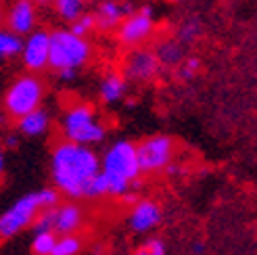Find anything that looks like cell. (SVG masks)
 I'll return each instance as SVG.
<instances>
[{"label": "cell", "instance_id": "obj_2", "mask_svg": "<svg viewBox=\"0 0 257 255\" xmlns=\"http://www.w3.org/2000/svg\"><path fill=\"white\" fill-rule=\"evenodd\" d=\"M100 172L107 180L111 197H123L140 180V163L132 140H115L100 157Z\"/></svg>", "mask_w": 257, "mask_h": 255}, {"label": "cell", "instance_id": "obj_32", "mask_svg": "<svg viewBox=\"0 0 257 255\" xmlns=\"http://www.w3.org/2000/svg\"><path fill=\"white\" fill-rule=\"evenodd\" d=\"M0 25H5V9L0 7Z\"/></svg>", "mask_w": 257, "mask_h": 255}, {"label": "cell", "instance_id": "obj_15", "mask_svg": "<svg viewBox=\"0 0 257 255\" xmlns=\"http://www.w3.org/2000/svg\"><path fill=\"white\" fill-rule=\"evenodd\" d=\"M50 123H53L50 113L44 107H38L36 111L17 119V132L25 138H38V136H44L50 130Z\"/></svg>", "mask_w": 257, "mask_h": 255}, {"label": "cell", "instance_id": "obj_16", "mask_svg": "<svg viewBox=\"0 0 257 255\" xmlns=\"http://www.w3.org/2000/svg\"><path fill=\"white\" fill-rule=\"evenodd\" d=\"M127 92V80L121 73H109L98 84V96L105 105H115L125 96Z\"/></svg>", "mask_w": 257, "mask_h": 255}, {"label": "cell", "instance_id": "obj_28", "mask_svg": "<svg viewBox=\"0 0 257 255\" xmlns=\"http://www.w3.org/2000/svg\"><path fill=\"white\" fill-rule=\"evenodd\" d=\"M5 140H7V143H5V145H7L9 149H15V147L19 145V136H17V134H9V136H7Z\"/></svg>", "mask_w": 257, "mask_h": 255}, {"label": "cell", "instance_id": "obj_30", "mask_svg": "<svg viewBox=\"0 0 257 255\" xmlns=\"http://www.w3.org/2000/svg\"><path fill=\"white\" fill-rule=\"evenodd\" d=\"M32 3H34L36 7H42V5H48V3H53V0H32Z\"/></svg>", "mask_w": 257, "mask_h": 255}, {"label": "cell", "instance_id": "obj_4", "mask_svg": "<svg viewBox=\"0 0 257 255\" xmlns=\"http://www.w3.org/2000/svg\"><path fill=\"white\" fill-rule=\"evenodd\" d=\"M46 96V84L38 73H21L13 80L3 94V111L7 117L19 119L42 107Z\"/></svg>", "mask_w": 257, "mask_h": 255}, {"label": "cell", "instance_id": "obj_23", "mask_svg": "<svg viewBox=\"0 0 257 255\" xmlns=\"http://www.w3.org/2000/svg\"><path fill=\"white\" fill-rule=\"evenodd\" d=\"M53 209H42L40 213L36 215V220L32 224V230L34 232H50V230H53Z\"/></svg>", "mask_w": 257, "mask_h": 255}, {"label": "cell", "instance_id": "obj_20", "mask_svg": "<svg viewBox=\"0 0 257 255\" xmlns=\"http://www.w3.org/2000/svg\"><path fill=\"white\" fill-rule=\"evenodd\" d=\"M57 232H34V238H32V253L34 255H50L55 249V243H57Z\"/></svg>", "mask_w": 257, "mask_h": 255}, {"label": "cell", "instance_id": "obj_33", "mask_svg": "<svg viewBox=\"0 0 257 255\" xmlns=\"http://www.w3.org/2000/svg\"><path fill=\"white\" fill-rule=\"evenodd\" d=\"M172 3H182V0H172Z\"/></svg>", "mask_w": 257, "mask_h": 255}, {"label": "cell", "instance_id": "obj_18", "mask_svg": "<svg viewBox=\"0 0 257 255\" xmlns=\"http://www.w3.org/2000/svg\"><path fill=\"white\" fill-rule=\"evenodd\" d=\"M50 5H53L57 17L63 19L65 23L75 21L82 13H86V3L84 0H53Z\"/></svg>", "mask_w": 257, "mask_h": 255}, {"label": "cell", "instance_id": "obj_6", "mask_svg": "<svg viewBox=\"0 0 257 255\" xmlns=\"http://www.w3.org/2000/svg\"><path fill=\"white\" fill-rule=\"evenodd\" d=\"M42 209V199L38 190L19 197L9 209L0 213V240H11L23 230L32 228L36 215Z\"/></svg>", "mask_w": 257, "mask_h": 255}, {"label": "cell", "instance_id": "obj_19", "mask_svg": "<svg viewBox=\"0 0 257 255\" xmlns=\"http://www.w3.org/2000/svg\"><path fill=\"white\" fill-rule=\"evenodd\" d=\"M84 243L78 234H59L50 255H80Z\"/></svg>", "mask_w": 257, "mask_h": 255}, {"label": "cell", "instance_id": "obj_7", "mask_svg": "<svg viewBox=\"0 0 257 255\" xmlns=\"http://www.w3.org/2000/svg\"><path fill=\"white\" fill-rule=\"evenodd\" d=\"M176 143L168 134H155L145 138L140 145H136V155L143 174L161 172L174 161Z\"/></svg>", "mask_w": 257, "mask_h": 255}, {"label": "cell", "instance_id": "obj_22", "mask_svg": "<svg viewBox=\"0 0 257 255\" xmlns=\"http://www.w3.org/2000/svg\"><path fill=\"white\" fill-rule=\"evenodd\" d=\"M71 34L75 36H80V38H88L92 32H96V23H94V15L92 13H82V15L71 21L69 23V28H67Z\"/></svg>", "mask_w": 257, "mask_h": 255}, {"label": "cell", "instance_id": "obj_14", "mask_svg": "<svg viewBox=\"0 0 257 255\" xmlns=\"http://www.w3.org/2000/svg\"><path fill=\"white\" fill-rule=\"evenodd\" d=\"M84 226V209L75 201L59 203L53 209V230L57 234H75Z\"/></svg>", "mask_w": 257, "mask_h": 255}, {"label": "cell", "instance_id": "obj_21", "mask_svg": "<svg viewBox=\"0 0 257 255\" xmlns=\"http://www.w3.org/2000/svg\"><path fill=\"white\" fill-rule=\"evenodd\" d=\"M155 55H157V59H159L161 65H178V63L182 61V48H180L178 42L170 40V42L159 44V48H157Z\"/></svg>", "mask_w": 257, "mask_h": 255}, {"label": "cell", "instance_id": "obj_10", "mask_svg": "<svg viewBox=\"0 0 257 255\" xmlns=\"http://www.w3.org/2000/svg\"><path fill=\"white\" fill-rule=\"evenodd\" d=\"M38 25V7L32 0H13L9 11H5V28L13 34L25 38Z\"/></svg>", "mask_w": 257, "mask_h": 255}, {"label": "cell", "instance_id": "obj_26", "mask_svg": "<svg viewBox=\"0 0 257 255\" xmlns=\"http://www.w3.org/2000/svg\"><path fill=\"white\" fill-rule=\"evenodd\" d=\"M197 34H199V23L192 21V23H186L184 28L180 30V34H178V36H180V40H182V42H190Z\"/></svg>", "mask_w": 257, "mask_h": 255}, {"label": "cell", "instance_id": "obj_24", "mask_svg": "<svg viewBox=\"0 0 257 255\" xmlns=\"http://www.w3.org/2000/svg\"><path fill=\"white\" fill-rule=\"evenodd\" d=\"M134 255H168V247L161 238H151L143 247H138Z\"/></svg>", "mask_w": 257, "mask_h": 255}, {"label": "cell", "instance_id": "obj_3", "mask_svg": "<svg viewBox=\"0 0 257 255\" xmlns=\"http://www.w3.org/2000/svg\"><path fill=\"white\" fill-rule=\"evenodd\" d=\"M63 138L75 145L94 147L107 136V128L96 115V109L90 103H75L65 109L61 117Z\"/></svg>", "mask_w": 257, "mask_h": 255}, {"label": "cell", "instance_id": "obj_29", "mask_svg": "<svg viewBox=\"0 0 257 255\" xmlns=\"http://www.w3.org/2000/svg\"><path fill=\"white\" fill-rule=\"evenodd\" d=\"M5 165H7V157H5V149L0 147V176L5 172Z\"/></svg>", "mask_w": 257, "mask_h": 255}, {"label": "cell", "instance_id": "obj_17", "mask_svg": "<svg viewBox=\"0 0 257 255\" xmlns=\"http://www.w3.org/2000/svg\"><path fill=\"white\" fill-rule=\"evenodd\" d=\"M21 44H23L21 36L13 34L9 28L0 25V65H5V63H9V61L19 59Z\"/></svg>", "mask_w": 257, "mask_h": 255}, {"label": "cell", "instance_id": "obj_12", "mask_svg": "<svg viewBox=\"0 0 257 255\" xmlns=\"http://www.w3.org/2000/svg\"><path fill=\"white\" fill-rule=\"evenodd\" d=\"M163 218V211L159 207V203L151 201V199H138L134 205H132V211L127 215V224L134 232H151L153 228H157L159 222Z\"/></svg>", "mask_w": 257, "mask_h": 255}, {"label": "cell", "instance_id": "obj_27", "mask_svg": "<svg viewBox=\"0 0 257 255\" xmlns=\"http://www.w3.org/2000/svg\"><path fill=\"white\" fill-rule=\"evenodd\" d=\"M57 75H59V80H63V82H71V80H75V75H78V71L65 69V71H59Z\"/></svg>", "mask_w": 257, "mask_h": 255}, {"label": "cell", "instance_id": "obj_11", "mask_svg": "<svg viewBox=\"0 0 257 255\" xmlns=\"http://www.w3.org/2000/svg\"><path fill=\"white\" fill-rule=\"evenodd\" d=\"M159 59L155 53L145 48H136L134 53L125 59L123 65V78L125 80H134V82H149L157 75L159 71Z\"/></svg>", "mask_w": 257, "mask_h": 255}, {"label": "cell", "instance_id": "obj_25", "mask_svg": "<svg viewBox=\"0 0 257 255\" xmlns=\"http://www.w3.org/2000/svg\"><path fill=\"white\" fill-rule=\"evenodd\" d=\"M199 67H201V61L199 59H188L184 65H182V71H180V75H182L184 80H188V78H192V75L199 71Z\"/></svg>", "mask_w": 257, "mask_h": 255}, {"label": "cell", "instance_id": "obj_1", "mask_svg": "<svg viewBox=\"0 0 257 255\" xmlns=\"http://www.w3.org/2000/svg\"><path fill=\"white\" fill-rule=\"evenodd\" d=\"M100 172V157L92 147L61 140L50 153V178L59 195L67 199H88L90 182Z\"/></svg>", "mask_w": 257, "mask_h": 255}, {"label": "cell", "instance_id": "obj_5", "mask_svg": "<svg viewBox=\"0 0 257 255\" xmlns=\"http://www.w3.org/2000/svg\"><path fill=\"white\" fill-rule=\"evenodd\" d=\"M92 57V44L88 38H80L69 30H53L50 32V53H48V69L59 71H80Z\"/></svg>", "mask_w": 257, "mask_h": 255}, {"label": "cell", "instance_id": "obj_31", "mask_svg": "<svg viewBox=\"0 0 257 255\" xmlns=\"http://www.w3.org/2000/svg\"><path fill=\"white\" fill-rule=\"evenodd\" d=\"M192 251H195L197 255H199V253H203V245H201V243H197L195 247H192Z\"/></svg>", "mask_w": 257, "mask_h": 255}, {"label": "cell", "instance_id": "obj_9", "mask_svg": "<svg viewBox=\"0 0 257 255\" xmlns=\"http://www.w3.org/2000/svg\"><path fill=\"white\" fill-rule=\"evenodd\" d=\"M48 53H50V32L36 28L32 34L23 38L19 59L23 63V69L28 73L40 75L44 69H48Z\"/></svg>", "mask_w": 257, "mask_h": 255}, {"label": "cell", "instance_id": "obj_13", "mask_svg": "<svg viewBox=\"0 0 257 255\" xmlns=\"http://www.w3.org/2000/svg\"><path fill=\"white\" fill-rule=\"evenodd\" d=\"M134 11V7L130 3H121V0H102L96 7L94 15V23L98 32H111L117 30V25L130 15Z\"/></svg>", "mask_w": 257, "mask_h": 255}, {"label": "cell", "instance_id": "obj_8", "mask_svg": "<svg viewBox=\"0 0 257 255\" xmlns=\"http://www.w3.org/2000/svg\"><path fill=\"white\" fill-rule=\"evenodd\" d=\"M155 32V17H153V7L145 5L138 11H132L119 25L115 34H117V42L127 48H136L145 44Z\"/></svg>", "mask_w": 257, "mask_h": 255}]
</instances>
